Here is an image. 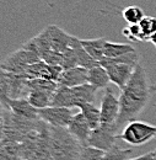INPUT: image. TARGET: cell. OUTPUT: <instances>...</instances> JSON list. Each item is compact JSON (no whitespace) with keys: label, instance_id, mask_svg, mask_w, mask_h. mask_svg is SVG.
<instances>
[{"label":"cell","instance_id":"4fadbf2b","mask_svg":"<svg viewBox=\"0 0 156 160\" xmlns=\"http://www.w3.org/2000/svg\"><path fill=\"white\" fill-rule=\"evenodd\" d=\"M49 106H60V107H70V108L79 107V101L74 89L70 86L59 85L52 96Z\"/></svg>","mask_w":156,"mask_h":160},{"label":"cell","instance_id":"4316f807","mask_svg":"<svg viewBox=\"0 0 156 160\" xmlns=\"http://www.w3.org/2000/svg\"><path fill=\"white\" fill-rule=\"evenodd\" d=\"M63 69H70L74 67H79L78 64V57L74 51V48L70 46L66 51L63 52V63H61Z\"/></svg>","mask_w":156,"mask_h":160},{"label":"cell","instance_id":"ba28073f","mask_svg":"<svg viewBox=\"0 0 156 160\" xmlns=\"http://www.w3.org/2000/svg\"><path fill=\"white\" fill-rule=\"evenodd\" d=\"M39 118L43 120L49 126L68 128L70 121L75 113L70 107H60V106H47L38 110Z\"/></svg>","mask_w":156,"mask_h":160},{"label":"cell","instance_id":"4dcf8cb0","mask_svg":"<svg viewBox=\"0 0 156 160\" xmlns=\"http://www.w3.org/2000/svg\"><path fill=\"white\" fill-rule=\"evenodd\" d=\"M153 159L154 160H156V148L153 150Z\"/></svg>","mask_w":156,"mask_h":160},{"label":"cell","instance_id":"52a82bcc","mask_svg":"<svg viewBox=\"0 0 156 160\" xmlns=\"http://www.w3.org/2000/svg\"><path fill=\"white\" fill-rule=\"evenodd\" d=\"M100 64L106 68V70L110 75L111 82L117 85L120 90L127 85V82L132 78V75L135 70V67H137V65L134 67V65L125 64V63H118V62H115L113 59L106 58V57H105V59L100 62Z\"/></svg>","mask_w":156,"mask_h":160},{"label":"cell","instance_id":"9c48e42d","mask_svg":"<svg viewBox=\"0 0 156 160\" xmlns=\"http://www.w3.org/2000/svg\"><path fill=\"white\" fill-rule=\"evenodd\" d=\"M101 124L105 126H113L117 124L119 116V99L115 95L111 88H107L105 95L101 100Z\"/></svg>","mask_w":156,"mask_h":160},{"label":"cell","instance_id":"f1b7e54d","mask_svg":"<svg viewBox=\"0 0 156 160\" xmlns=\"http://www.w3.org/2000/svg\"><path fill=\"white\" fill-rule=\"evenodd\" d=\"M149 41H150V42H151V43H153V44L156 47V32L153 35V36H151V37H150V40H149Z\"/></svg>","mask_w":156,"mask_h":160},{"label":"cell","instance_id":"f546056e","mask_svg":"<svg viewBox=\"0 0 156 160\" xmlns=\"http://www.w3.org/2000/svg\"><path fill=\"white\" fill-rule=\"evenodd\" d=\"M150 89H151V92H156V82L154 84V85L150 86Z\"/></svg>","mask_w":156,"mask_h":160},{"label":"cell","instance_id":"2e32d148","mask_svg":"<svg viewBox=\"0 0 156 160\" xmlns=\"http://www.w3.org/2000/svg\"><path fill=\"white\" fill-rule=\"evenodd\" d=\"M89 82L97 89H107L108 84L111 82L110 75L105 67L98 64L96 67L89 69Z\"/></svg>","mask_w":156,"mask_h":160},{"label":"cell","instance_id":"9a60e30c","mask_svg":"<svg viewBox=\"0 0 156 160\" xmlns=\"http://www.w3.org/2000/svg\"><path fill=\"white\" fill-rule=\"evenodd\" d=\"M71 47L74 48L75 53H76V57H78V64L79 67H84L86 69H91L94 67H96L100 64V62L95 60L89 53L84 48V46L81 44L80 38L73 36V42H71Z\"/></svg>","mask_w":156,"mask_h":160},{"label":"cell","instance_id":"8fae6325","mask_svg":"<svg viewBox=\"0 0 156 160\" xmlns=\"http://www.w3.org/2000/svg\"><path fill=\"white\" fill-rule=\"evenodd\" d=\"M89 82V69L84 67H74L70 69H64L59 77L58 84L63 86H79Z\"/></svg>","mask_w":156,"mask_h":160},{"label":"cell","instance_id":"8992f818","mask_svg":"<svg viewBox=\"0 0 156 160\" xmlns=\"http://www.w3.org/2000/svg\"><path fill=\"white\" fill-rule=\"evenodd\" d=\"M118 129H119V127L117 124H113V126L100 124L97 128L91 131L86 145L107 152L113 145H116V140L118 139Z\"/></svg>","mask_w":156,"mask_h":160},{"label":"cell","instance_id":"3957f363","mask_svg":"<svg viewBox=\"0 0 156 160\" xmlns=\"http://www.w3.org/2000/svg\"><path fill=\"white\" fill-rule=\"evenodd\" d=\"M28 95L27 100L36 108H44L51 105L53 94L59 86L58 82L43 78H33L27 80Z\"/></svg>","mask_w":156,"mask_h":160},{"label":"cell","instance_id":"603a6c76","mask_svg":"<svg viewBox=\"0 0 156 160\" xmlns=\"http://www.w3.org/2000/svg\"><path fill=\"white\" fill-rule=\"evenodd\" d=\"M133 154V149H122L118 145H113L110 150L105 152L102 160H128Z\"/></svg>","mask_w":156,"mask_h":160},{"label":"cell","instance_id":"484cf974","mask_svg":"<svg viewBox=\"0 0 156 160\" xmlns=\"http://www.w3.org/2000/svg\"><path fill=\"white\" fill-rule=\"evenodd\" d=\"M103 155H105L103 150L96 149L90 145H84L79 160H102Z\"/></svg>","mask_w":156,"mask_h":160},{"label":"cell","instance_id":"30bf717a","mask_svg":"<svg viewBox=\"0 0 156 160\" xmlns=\"http://www.w3.org/2000/svg\"><path fill=\"white\" fill-rule=\"evenodd\" d=\"M2 107L10 110L16 116L27 118V120H38V108H36L30 101L25 98L22 99H11L6 96H1Z\"/></svg>","mask_w":156,"mask_h":160},{"label":"cell","instance_id":"277c9868","mask_svg":"<svg viewBox=\"0 0 156 160\" xmlns=\"http://www.w3.org/2000/svg\"><path fill=\"white\" fill-rule=\"evenodd\" d=\"M155 137L156 126L137 120L127 123L122 133L118 136L119 139L124 140L127 144L132 147L143 145Z\"/></svg>","mask_w":156,"mask_h":160},{"label":"cell","instance_id":"6da1fadb","mask_svg":"<svg viewBox=\"0 0 156 160\" xmlns=\"http://www.w3.org/2000/svg\"><path fill=\"white\" fill-rule=\"evenodd\" d=\"M151 85L148 82V74L141 64H138L132 78L120 90L119 95V116L117 126L120 128L127 123L137 120L145 110L150 100Z\"/></svg>","mask_w":156,"mask_h":160},{"label":"cell","instance_id":"7c38bea8","mask_svg":"<svg viewBox=\"0 0 156 160\" xmlns=\"http://www.w3.org/2000/svg\"><path fill=\"white\" fill-rule=\"evenodd\" d=\"M68 131H69L82 145H86L87 139H89L90 133H91L92 129H91V127H90L87 120H86V117L84 116V113H82L81 111H79L78 113H75V115L73 116V118H71L69 126H68Z\"/></svg>","mask_w":156,"mask_h":160},{"label":"cell","instance_id":"83f0119b","mask_svg":"<svg viewBox=\"0 0 156 160\" xmlns=\"http://www.w3.org/2000/svg\"><path fill=\"white\" fill-rule=\"evenodd\" d=\"M128 160H154L153 159V152H149L146 154L139 155V157H135V158H129Z\"/></svg>","mask_w":156,"mask_h":160},{"label":"cell","instance_id":"1f68e13d","mask_svg":"<svg viewBox=\"0 0 156 160\" xmlns=\"http://www.w3.org/2000/svg\"><path fill=\"white\" fill-rule=\"evenodd\" d=\"M155 139H156V137H155Z\"/></svg>","mask_w":156,"mask_h":160},{"label":"cell","instance_id":"ac0fdd59","mask_svg":"<svg viewBox=\"0 0 156 160\" xmlns=\"http://www.w3.org/2000/svg\"><path fill=\"white\" fill-rule=\"evenodd\" d=\"M73 89H74L75 95H76V98H78L79 108H80L84 103L94 102L95 96H96V92H97V90H98L96 86L91 85L90 82H86V84H82V85H79V86H74Z\"/></svg>","mask_w":156,"mask_h":160},{"label":"cell","instance_id":"44dd1931","mask_svg":"<svg viewBox=\"0 0 156 160\" xmlns=\"http://www.w3.org/2000/svg\"><path fill=\"white\" fill-rule=\"evenodd\" d=\"M80 111L84 113V116L86 117V120L89 122L91 129L97 128L101 124V110L94 105V102L90 103H84L80 107Z\"/></svg>","mask_w":156,"mask_h":160},{"label":"cell","instance_id":"7402d4cb","mask_svg":"<svg viewBox=\"0 0 156 160\" xmlns=\"http://www.w3.org/2000/svg\"><path fill=\"white\" fill-rule=\"evenodd\" d=\"M122 16L127 23L133 25V23H139L145 15H144V11L141 10V8H139L137 5H132V6H127L122 11Z\"/></svg>","mask_w":156,"mask_h":160},{"label":"cell","instance_id":"ffe728a7","mask_svg":"<svg viewBox=\"0 0 156 160\" xmlns=\"http://www.w3.org/2000/svg\"><path fill=\"white\" fill-rule=\"evenodd\" d=\"M20 147L21 143L10 139L1 142V160H21L20 158Z\"/></svg>","mask_w":156,"mask_h":160},{"label":"cell","instance_id":"7a4b0ae2","mask_svg":"<svg viewBox=\"0 0 156 160\" xmlns=\"http://www.w3.org/2000/svg\"><path fill=\"white\" fill-rule=\"evenodd\" d=\"M48 138L53 160H79L84 145L68 128L49 126Z\"/></svg>","mask_w":156,"mask_h":160},{"label":"cell","instance_id":"5b68a950","mask_svg":"<svg viewBox=\"0 0 156 160\" xmlns=\"http://www.w3.org/2000/svg\"><path fill=\"white\" fill-rule=\"evenodd\" d=\"M41 57H39L37 53L25 48L23 46L15 51L14 53H11L6 59L2 62L1 64V70H5V72H9V73H14V74H19V75H23L25 78L26 77V72H27V68L36 63L39 62Z\"/></svg>","mask_w":156,"mask_h":160},{"label":"cell","instance_id":"d6986e66","mask_svg":"<svg viewBox=\"0 0 156 160\" xmlns=\"http://www.w3.org/2000/svg\"><path fill=\"white\" fill-rule=\"evenodd\" d=\"M135 48L129 43H117L107 41L105 44V57L106 58H117L129 52H134Z\"/></svg>","mask_w":156,"mask_h":160},{"label":"cell","instance_id":"5bb4252c","mask_svg":"<svg viewBox=\"0 0 156 160\" xmlns=\"http://www.w3.org/2000/svg\"><path fill=\"white\" fill-rule=\"evenodd\" d=\"M47 30L49 32V37L52 42V48L57 52H64L66 51L73 42V36L68 35L64 30H61L60 27L56 25H49L47 26Z\"/></svg>","mask_w":156,"mask_h":160},{"label":"cell","instance_id":"d4e9b609","mask_svg":"<svg viewBox=\"0 0 156 160\" xmlns=\"http://www.w3.org/2000/svg\"><path fill=\"white\" fill-rule=\"evenodd\" d=\"M141 31L145 36L146 41L150 40V37L156 32V18L154 16H144L143 20L139 22Z\"/></svg>","mask_w":156,"mask_h":160},{"label":"cell","instance_id":"e0dca14e","mask_svg":"<svg viewBox=\"0 0 156 160\" xmlns=\"http://www.w3.org/2000/svg\"><path fill=\"white\" fill-rule=\"evenodd\" d=\"M87 53L97 62L105 59V44L107 40L105 38H94V40H80Z\"/></svg>","mask_w":156,"mask_h":160},{"label":"cell","instance_id":"cb8c5ba5","mask_svg":"<svg viewBox=\"0 0 156 160\" xmlns=\"http://www.w3.org/2000/svg\"><path fill=\"white\" fill-rule=\"evenodd\" d=\"M122 33L128 38L129 41H133V42H145L146 38L141 31V27L139 23H133V25H129L128 27H125Z\"/></svg>","mask_w":156,"mask_h":160}]
</instances>
